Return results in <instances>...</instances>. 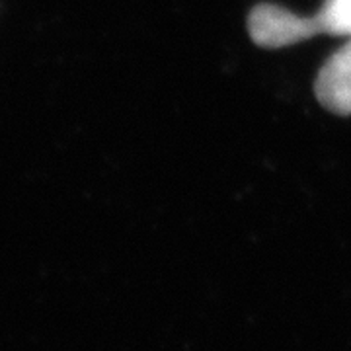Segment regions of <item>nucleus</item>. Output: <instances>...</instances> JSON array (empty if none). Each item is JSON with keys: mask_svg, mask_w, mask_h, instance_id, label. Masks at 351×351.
<instances>
[{"mask_svg": "<svg viewBox=\"0 0 351 351\" xmlns=\"http://www.w3.org/2000/svg\"><path fill=\"white\" fill-rule=\"evenodd\" d=\"M252 41L265 49L301 43L318 34L351 38V0H324L314 16H299L283 6L263 2L248 16Z\"/></svg>", "mask_w": 351, "mask_h": 351, "instance_id": "nucleus-1", "label": "nucleus"}, {"mask_svg": "<svg viewBox=\"0 0 351 351\" xmlns=\"http://www.w3.org/2000/svg\"><path fill=\"white\" fill-rule=\"evenodd\" d=\"M314 94L328 112L351 115V38L318 71Z\"/></svg>", "mask_w": 351, "mask_h": 351, "instance_id": "nucleus-2", "label": "nucleus"}]
</instances>
